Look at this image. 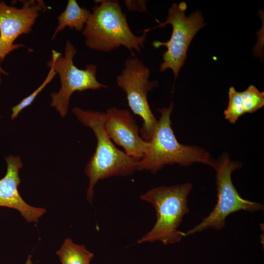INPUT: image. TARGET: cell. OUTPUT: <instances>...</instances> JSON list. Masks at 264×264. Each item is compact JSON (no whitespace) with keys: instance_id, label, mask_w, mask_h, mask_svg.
<instances>
[{"instance_id":"e0dca14e","label":"cell","mask_w":264,"mask_h":264,"mask_svg":"<svg viewBox=\"0 0 264 264\" xmlns=\"http://www.w3.org/2000/svg\"><path fill=\"white\" fill-rule=\"evenodd\" d=\"M0 85L1 84V75H8V73L5 71L0 66Z\"/></svg>"},{"instance_id":"8992f818","label":"cell","mask_w":264,"mask_h":264,"mask_svg":"<svg viewBox=\"0 0 264 264\" xmlns=\"http://www.w3.org/2000/svg\"><path fill=\"white\" fill-rule=\"evenodd\" d=\"M187 5L182 1L178 4L174 3L168 9L166 21L152 28L143 29L140 32L148 33L149 31L159 27H164L170 24L173 28L170 39L165 42L154 41L153 46L158 48L161 46L167 47L163 55V62L159 70L163 72L171 69L175 78L178 75L180 68L184 65L189 46L197 33L205 25L201 12L197 10L189 16H185Z\"/></svg>"},{"instance_id":"2e32d148","label":"cell","mask_w":264,"mask_h":264,"mask_svg":"<svg viewBox=\"0 0 264 264\" xmlns=\"http://www.w3.org/2000/svg\"><path fill=\"white\" fill-rule=\"evenodd\" d=\"M147 0H125L124 3L129 11L147 12L146 7Z\"/></svg>"},{"instance_id":"6da1fadb","label":"cell","mask_w":264,"mask_h":264,"mask_svg":"<svg viewBox=\"0 0 264 264\" xmlns=\"http://www.w3.org/2000/svg\"><path fill=\"white\" fill-rule=\"evenodd\" d=\"M72 112L82 124L92 130L96 138L95 152L85 169L89 179L87 198L91 203L94 186L99 180L112 176L132 175L137 171L140 159L127 155L115 147L104 127V112L84 110L78 107L74 108Z\"/></svg>"},{"instance_id":"7c38bea8","label":"cell","mask_w":264,"mask_h":264,"mask_svg":"<svg viewBox=\"0 0 264 264\" xmlns=\"http://www.w3.org/2000/svg\"><path fill=\"white\" fill-rule=\"evenodd\" d=\"M228 97V106L223 114L231 124H235L244 113L255 112L264 105V92L260 91L253 85L242 91H238L231 87Z\"/></svg>"},{"instance_id":"277c9868","label":"cell","mask_w":264,"mask_h":264,"mask_svg":"<svg viewBox=\"0 0 264 264\" xmlns=\"http://www.w3.org/2000/svg\"><path fill=\"white\" fill-rule=\"evenodd\" d=\"M192 188L190 182L160 186L141 195V199L153 205L156 220L153 228L137 243L159 241L164 245L171 244L185 237L178 228L185 215L190 213L188 197Z\"/></svg>"},{"instance_id":"8fae6325","label":"cell","mask_w":264,"mask_h":264,"mask_svg":"<svg viewBox=\"0 0 264 264\" xmlns=\"http://www.w3.org/2000/svg\"><path fill=\"white\" fill-rule=\"evenodd\" d=\"M5 161L6 173L0 179V207L15 209L28 222L37 223L46 210L27 204L19 192L18 187L21 182L19 172L23 166L20 157L9 155L5 157Z\"/></svg>"},{"instance_id":"5b68a950","label":"cell","mask_w":264,"mask_h":264,"mask_svg":"<svg viewBox=\"0 0 264 264\" xmlns=\"http://www.w3.org/2000/svg\"><path fill=\"white\" fill-rule=\"evenodd\" d=\"M241 166V163L232 160L227 154H224L220 160L217 161L214 168L216 172V204L199 224L185 233V236L208 228L220 230L225 226L227 217L237 212H254L264 210V206L262 204L243 198L235 187L232 180V174Z\"/></svg>"},{"instance_id":"7a4b0ae2","label":"cell","mask_w":264,"mask_h":264,"mask_svg":"<svg viewBox=\"0 0 264 264\" xmlns=\"http://www.w3.org/2000/svg\"><path fill=\"white\" fill-rule=\"evenodd\" d=\"M173 110L172 102L169 107L157 109L160 117L148 141L146 151L138 162L137 171L145 170L154 174L166 165L187 166L195 163L204 164L214 169L217 161L212 158L209 153L198 146L178 142L172 128Z\"/></svg>"},{"instance_id":"9c48e42d","label":"cell","mask_w":264,"mask_h":264,"mask_svg":"<svg viewBox=\"0 0 264 264\" xmlns=\"http://www.w3.org/2000/svg\"><path fill=\"white\" fill-rule=\"evenodd\" d=\"M21 8L9 6L3 0L0 1V59L22 44H14L20 35L29 33L41 12L47 9L43 0H22Z\"/></svg>"},{"instance_id":"30bf717a","label":"cell","mask_w":264,"mask_h":264,"mask_svg":"<svg viewBox=\"0 0 264 264\" xmlns=\"http://www.w3.org/2000/svg\"><path fill=\"white\" fill-rule=\"evenodd\" d=\"M105 113L104 127L110 139L122 147L127 155L140 159L146 151L148 141L141 137L139 127L130 112L112 107Z\"/></svg>"},{"instance_id":"ba28073f","label":"cell","mask_w":264,"mask_h":264,"mask_svg":"<svg viewBox=\"0 0 264 264\" xmlns=\"http://www.w3.org/2000/svg\"><path fill=\"white\" fill-rule=\"evenodd\" d=\"M150 73V69L140 60L132 56L126 61L121 74L116 79L117 86L126 94L131 110L142 119L139 133L146 141L150 140L157 123L149 106L148 94L158 86V83L149 80Z\"/></svg>"},{"instance_id":"ac0fdd59","label":"cell","mask_w":264,"mask_h":264,"mask_svg":"<svg viewBox=\"0 0 264 264\" xmlns=\"http://www.w3.org/2000/svg\"><path fill=\"white\" fill-rule=\"evenodd\" d=\"M32 264V263L31 259V256L29 255V257H28L25 264Z\"/></svg>"},{"instance_id":"3957f363","label":"cell","mask_w":264,"mask_h":264,"mask_svg":"<svg viewBox=\"0 0 264 264\" xmlns=\"http://www.w3.org/2000/svg\"><path fill=\"white\" fill-rule=\"evenodd\" d=\"M100 2L92 7L83 31L86 46L91 49L109 52L123 46L132 52L140 53L148 33L137 36L128 24L126 14L122 12L118 0H95Z\"/></svg>"},{"instance_id":"5bb4252c","label":"cell","mask_w":264,"mask_h":264,"mask_svg":"<svg viewBox=\"0 0 264 264\" xmlns=\"http://www.w3.org/2000/svg\"><path fill=\"white\" fill-rule=\"evenodd\" d=\"M62 264H89L93 254L83 245L74 243L70 238H66L56 252Z\"/></svg>"},{"instance_id":"9a60e30c","label":"cell","mask_w":264,"mask_h":264,"mask_svg":"<svg viewBox=\"0 0 264 264\" xmlns=\"http://www.w3.org/2000/svg\"><path fill=\"white\" fill-rule=\"evenodd\" d=\"M49 67H50L49 71L42 84L29 95L23 99L19 104L12 107V114L11 115L12 120H14L16 118L22 110L30 106L37 96L45 88L54 77L56 73L54 68L52 66Z\"/></svg>"},{"instance_id":"4fadbf2b","label":"cell","mask_w":264,"mask_h":264,"mask_svg":"<svg viewBox=\"0 0 264 264\" xmlns=\"http://www.w3.org/2000/svg\"><path fill=\"white\" fill-rule=\"evenodd\" d=\"M91 13L86 7H81L75 0H68L65 10L58 17V24L52 39L66 27L83 31Z\"/></svg>"},{"instance_id":"52a82bcc","label":"cell","mask_w":264,"mask_h":264,"mask_svg":"<svg viewBox=\"0 0 264 264\" xmlns=\"http://www.w3.org/2000/svg\"><path fill=\"white\" fill-rule=\"evenodd\" d=\"M77 49L70 41L66 42L64 56L55 50H52L51 60L47 66H52L61 81V88L57 93L51 94L50 106L54 107L62 117L66 115L71 95L76 91L88 89L97 90L108 88L97 79V66L89 64L84 69H79L73 63Z\"/></svg>"}]
</instances>
